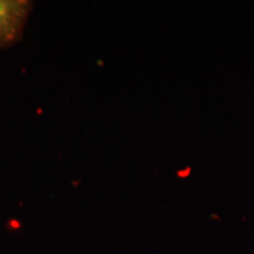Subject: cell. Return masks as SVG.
Instances as JSON below:
<instances>
[{"label":"cell","mask_w":254,"mask_h":254,"mask_svg":"<svg viewBox=\"0 0 254 254\" xmlns=\"http://www.w3.org/2000/svg\"><path fill=\"white\" fill-rule=\"evenodd\" d=\"M32 9L33 2L28 0H0V50L23 39Z\"/></svg>","instance_id":"1"}]
</instances>
